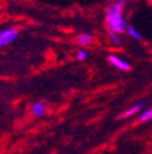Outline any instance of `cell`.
<instances>
[{
    "label": "cell",
    "mask_w": 152,
    "mask_h": 154,
    "mask_svg": "<svg viewBox=\"0 0 152 154\" xmlns=\"http://www.w3.org/2000/svg\"><path fill=\"white\" fill-rule=\"evenodd\" d=\"M149 120H152V107L144 110V112L140 114V117H139L140 122H145V121H149Z\"/></svg>",
    "instance_id": "obj_9"
},
{
    "label": "cell",
    "mask_w": 152,
    "mask_h": 154,
    "mask_svg": "<svg viewBox=\"0 0 152 154\" xmlns=\"http://www.w3.org/2000/svg\"><path fill=\"white\" fill-rule=\"evenodd\" d=\"M124 11H125V0H114L106 7L104 21L107 30L119 33V35L126 32L127 23L126 19H125Z\"/></svg>",
    "instance_id": "obj_1"
},
{
    "label": "cell",
    "mask_w": 152,
    "mask_h": 154,
    "mask_svg": "<svg viewBox=\"0 0 152 154\" xmlns=\"http://www.w3.org/2000/svg\"><path fill=\"white\" fill-rule=\"evenodd\" d=\"M77 43L79 45H82V47H86V45H91L93 43V36L91 33H79L77 36Z\"/></svg>",
    "instance_id": "obj_6"
},
{
    "label": "cell",
    "mask_w": 152,
    "mask_h": 154,
    "mask_svg": "<svg viewBox=\"0 0 152 154\" xmlns=\"http://www.w3.org/2000/svg\"><path fill=\"white\" fill-rule=\"evenodd\" d=\"M76 58L78 61H85L86 58H88V52H86L85 50H78L76 54Z\"/></svg>",
    "instance_id": "obj_10"
},
{
    "label": "cell",
    "mask_w": 152,
    "mask_h": 154,
    "mask_svg": "<svg viewBox=\"0 0 152 154\" xmlns=\"http://www.w3.org/2000/svg\"><path fill=\"white\" fill-rule=\"evenodd\" d=\"M32 113H33V116H36V117H41V116H44V113H45V105L43 102L33 103Z\"/></svg>",
    "instance_id": "obj_7"
},
{
    "label": "cell",
    "mask_w": 152,
    "mask_h": 154,
    "mask_svg": "<svg viewBox=\"0 0 152 154\" xmlns=\"http://www.w3.org/2000/svg\"><path fill=\"white\" fill-rule=\"evenodd\" d=\"M18 29L16 28H6L0 30V48L14 43L18 38Z\"/></svg>",
    "instance_id": "obj_2"
},
{
    "label": "cell",
    "mask_w": 152,
    "mask_h": 154,
    "mask_svg": "<svg viewBox=\"0 0 152 154\" xmlns=\"http://www.w3.org/2000/svg\"><path fill=\"white\" fill-rule=\"evenodd\" d=\"M149 2H151V3H152V0H149Z\"/></svg>",
    "instance_id": "obj_11"
},
{
    "label": "cell",
    "mask_w": 152,
    "mask_h": 154,
    "mask_svg": "<svg viewBox=\"0 0 152 154\" xmlns=\"http://www.w3.org/2000/svg\"><path fill=\"white\" fill-rule=\"evenodd\" d=\"M126 33H127V36H129V37H132L133 40H136V42H140V40L143 38L141 33H140L133 25H127V28H126Z\"/></svg>",
    "instance_id": "obj_8"
},
{
    "label": "cell",
    "mask_w": 152,
    "mask_h": 154,
    "mask_svg": "<svg viewBox=\"0 0 152 154\" xmlns=\"http://www.w3.org/2000/svg\"><path fill=\"white\" fill-rule=\"evenodd\" d=\"M107 37H108L110 44L114 45V47H119V45H122V43H124L122 35H119V33H115V32H111V30H107Z\"/></svg>",
    "instance_id": "obj_5"
},
{
    "label": "cell",
    "mask_w": 152,
    "mask_h": 154,
    "mask_svg": "<svg viewBox=\"0 0 152 154\" xmlns=\"http://www.w3.org/2000/svg\"><path fill=\"white\" fill-rule=\"evenodd\" d=\"M108 62H110L111 65L114 67H117L118 70H122V72H127L130 70V63L126 61V59H124V58L118 57V55L115 54H111L108 55Z\"/></svg>",
    "instance_id": "obj_3"
},
{
    "label": "cell",
    "mask_w": 152,
    "mask_h": 154,
    "mask_svg": "<svg viewBox=\"0 0 152 154\" xmlns=\"http://www.w3.org/2000/svg\"><path fill=\"white\" fill-rule=\"evenodd\" d=\"M144 107V102H137L134 103L132 107H129L127 110H125L124 113H121L119 116H118V119H127V117H132V116L137 114L139 112H141Z\"/></svg>",
    "instance_id": "obj_4"
}]
</instances>
